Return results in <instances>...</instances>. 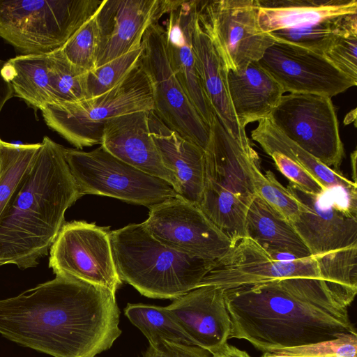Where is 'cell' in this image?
<instances>
[{
	"instance_id": "d590c367",
	"label": "cell",
	"mask_w": 357,
	"mask_h": 357,
	"mask_svg": "<svg viewBox=\"0 0 357 357\" xmlns=\"http://www.w3.org/2000/svg\"><path fill=\"white\" fill-rule=\"evenodd\" d=\"M357 30L338 37L324 56L338 70L357 82Z\"/></svg>"
},
{
	"instance_id": "5b68a950",
	"label": "cell",
	"mask_w": 357,
	"mask_h": 357,
	"mask_svg": "<svg viewBox=\"0 0 357 357\" xmlns=\"http://www.w3.org/2000/svg\"><path fill=\"white\" fill-rule=\"evenodd\" d=\"M357 247L327 254L277 261L255 241L245 237L234 244L203 279L202 285L222 289L289 278H308L328 282L337 294L352 292L357 282Z\"/></svg>"
},
{
	"instance_id": "83f0119b",
	"label": "cell",
	"mask_w": 357,
	"mask_h": 357,
	"mask_svg": "<svg viewBox=\"0 0 357 357\" xmlns=\"http://www.w3.org/2000/svg\"><path fill=\"white\" fill-rule=\"evenodd\" d=\"M357 30V13L336 15L306 26L268 33L274 41L298 45L324 55L336 39Z\"/></svg>"
},
{
	"instance_id": "cb8c5ba5",
	"label": "cell",
	"mask_w": 357,
	"mask_h": 357,
	"mask_svg": "<svg viewBox=\"0 0 357 357\" xmlns=\"http://www.w3.org/2000/svg\"><path fill=\"white\" fill-rule=\"evenodd\" d=\"M257 24L266 34L357 13V0H257Z\"/></svg>"
},
{
	"instance_id": "8992f818",
	"label": "cell",
	"mask_w": 357,
	"mask_h": 357,
	"mask_svg": "<svg viewBox=\"0 0 357 357\" xmlns=\"http://www.w3.org/2000/svg\"><path fill=\"white\" fill-rule=\"evenodd\" d=\"M205 155L204 185L198 204L231 241L245 237L246 214L257 194L251 172L258 158L252 146L242 145L213 114Z\"/></svg>"
},
{
	"instance_id": "74e56055",
	"label": "cell",
	"mask_w": 357,
	"mask_h": 357,
	"mask_svg": "<svg viewBox=\"0 0 357 357\" xmlns=\"http://www.w3.org/2000/svg\"><path fill=\"white\" fill-rule=\"evenodd\" d=\"M202 348L163 341L156 345H149L142 357H211Z\"/></svg>"
},
{
	"instance_id": "8d00e7d4",
	"label": "cell",
	"mask_w": 357,
	"mask_h": 357,
	"mask_svg": "<svg viewBox=\"0 0 357 357\" xmlns=\"http://www.w3.org/2000/svg\"><path fill=\"white\" fill-rule=\"evenodd\" d=\"M269 155L273 160L278 169L290 183L302 190L318 195L326 189L303 167L283 154L273 152Z\"/></svg>"
},
{
	"instance_id": "60d3db41",
	"label": "cell",
	"mask_w": 357,
	"mask_h": 357,
	"mask_svg": "<svg viewBox=\"0 0 357 357\" xmlns=\"http://www.w3.org/2000/svg\"><path fill=\"white\" fill-rule=\"evenodd\" d=\"M261 357H302V356L280 354H275V353H271V352H264V354Z\"/></svg>"
},
{
	"instance_id": "e575fe53",
	"label": "cell",
	"mask_w": 357,
	"mask_h": 357,
	"mask_svg": "<svg viewBox=\"0 0 357 357\" xmlns=\"http://www.w3.org/2000/svg\"><path fill=\"white\" fill-rule=\"evenodd\" d=\"M357 334H344L334 339L303 346L278 349L271 353L302 357H356Z\"/></svg>"
},
{
	"instance_id": "1f68e13d",
	"label": "cell",
	"mask_w": 357,
	"mask_h": 357,
	"mask_svg": "<svg viewBox=\"0 0 357 357\" xmlns=\"http://www.w3.org/2000/svg\"><path fill=\"white\" fill-rule=\"evenodd\" d=\"M96 13L60 47L68 61L82 73L96 68L100 45Z\"/></svg>"
},
{
	"instance_id": "52a82bcc",
	"label": "cell",
	"mask_w": 357,
	"mask_h": 357,
	"mask_svg": "<svg viewBox=\"0 0 357 357\" xmlns=\"http://www.w3.org/2000/svg\"><path fill=\"white\" fill-rule=\"evenodd\" d=\"M98 0H0V38L22 55L61 47L98 10Z\"/></svg>"
},
{
	"instance_id": "44dd1931",
	"label": "cell",
	"mask_w": 357,
	"mask_h": 357,
	"mask_svg": "<svg viewBox=\"0 0 357 357\" xmlns=\"http://www.w3.org/2000/svg\"><path fill=\"white\" fill-rule=\"evenodd\" d=\"M149 126L164 165L176 178L178 195L198 205L204 185V150L168 128L152 111Z\"/></svg>"
},
{
	"instance_id": "ab89813d",
	"label": "cell",
	"mask_w": 357,
	"mask_h": 357,
	"mask_svg": "<svg viewBox=\"0 0 357 357\" xmlns=\"http://www.w3.org/2000/svg\"><path fill=\"white\" fill-rule=\"evenodd\" d=\"M211 357H251L247 352L227 344L220 352Z\"/></svg>"
},
{
	"instance_id": "b9f144b4",
	"label": "cell",
	"mask_w": 357,
	"mask_h": 357,
	"mask_svg": "<svg viewBox=\"0 0 357 357\" xmlns=\"http://www.w3.org/2000/svg\"><path fill=\"white\" fill-rule=\"evenodd\" d=\"M356 151L355 150L351 154V164H352L353 172H354V183H356Z\"/></svg>"
},
{
	"instance_id": "603a6c76",
	"label": "cell",
	"mask_w": 357,
	"mask_h": 357,
	"mask_svg": "<svg viewBox=\"0 0 357 357\" xmlns=\"http://www.w3.org/2000/svg\"><path fill=\"white\" fill-rule=\"evenodd\" d=\"M230 100L240 126L269 116L285 93L279 83L258 63L227 73Z\"/></svg>"
},
{
	"instance_id": "d4e9b609",
	"label": "cell",
	"mask_w": 357,
	"mask_h": 357,
	"mask_svg": "<svg viewBox=\"0 0 357 357\" xmlns=\"http://www.w3.org/2000/svg\"><path fill=\"white\" fill-rule=\"evenodd\" d=\"M245 237L255 241L269 255L285 252L297 259L312 256L292 224L256 195L246 214Z\"/></svg>"
},
{
	"instance_id": "836d02e7",
	"label": "cell",
	"mask_w": 357,
	"mask_h": 357,
	"mask_svg": "<svg viewBox=\"0 0 357 357\" xmlns=\"http://www.w3.org/2000/svg\"><path fill=\"white\" fill-rule=\"evenodd\" d=\"M143 46L119 56L93 70L86 77L87 98L95 97L112 89L139 63Z\"/></svg>"
},
{
	"instance_id": "4dcf8cb0",
	"label": "cell",
	"mask_w": 357,
	"mask_h": 357,
	"mask_svg": "<svg viewBox=\"0 0 357 357\" xmlns=\"http://www.w3.org/2000/svg\"><path fill=\"white\" fill-rule=\"evenodd\" d=\"M51 103L75 102L87 98L86 77L66 59L60 48L49 53Z\"/></svg>"
},
{
	"instance_id": "6da1fadb",
	"label": "cell",
	"mask_w": 357,
	"mask_h": 357,
	"mask_svg": "<svg viewBox=\"0 0 357 357\" xmlns=\"http://www.w3.org/2000/svg\"><path fill=\"white\" fill-rule=\"evenodd\" d=\"M115 294L57 274L0 300V335L53 357H95L121 335Z\"/></svg>"
},
{
	"instance_id": "d6986e66",
	"label": "cell",
	"mask_w": 357,
	"mask_h": 357,
	"mask_svg": "<svg viewBox=\"0 0 357 357\" xmlns=\"http://www.w3.org/2000/svg\"><path fill=\"white\" fill-rule=\"evenodd\" d=\"M149 113L139 111L109 119L105 124L100 145L124 162L165 181L178 192L176 178L164 165L151 136Z\"/></svg>"
},
{
	"instance_id": "2e32d148",
	"label": "cell",
	"mask_w": 357,
	"mask_h": 357,
	"mask_svg": "<svg viewBox=\"0 0 357 357\" xmlns=\"http://www.w3.org/2000/svg\"><path fill=\"white\" fill-rule=\"evenodd\" d=\"M258 63L289 93L331 98L357 85L324 55L295 45L274 41Z\"/></svg>"
},
{
	"instance_id": "ac0fdd59",
	"label": "cell",
	"mask_w": 357,
	"mask_h": 357,
	"mask_svg": "<svg viewBox=\"0 0 357 357\" xmlns=\"http://www.w3.org/2000/svg\"><path fill=\"white\" fill-rule=\"evenodd\" d=\"M165 308L193 344L211 355L228 344L231 321L222 288L199 286L174 299Z\"/></svg>"
},
{
	"instance_id": "9a60e30c",
	"label": "cell",
	"mask_w": 357,
	"mask_h": 357,
	"mask_svg": "<svg viewBox=\"0 0 357 357\" xmlns=\"http://www.w3.org/2000/svg\"><path fill=\"white\" fill-rule=\"evenodd\" d=\"M144 224L162 244L202 259L216 261L233 246L197 204L178 195L150 207Z\"/></svg>"
},
{
	"instance_id": "f1b7e54d",
	"label": "cell",
	"mask_w": 357,
	"mask_h": 357,
	"mask_svg": "<svg viewBox=\"0 0 357 357\" xmlns=\"http://www.w3.org/2000/svg\"><path fill=\"white\" fill-rule=\"evenodd\" d=\"M41 143L15 144L0 138V222L30 172Z\"/></svg>"
},
{
	"instance_id": "f35d334b",
	"label": "cell",
	"mask_w": 357,
	"mask_h": 357,
	"mask_svg": "<svg viewBox=\"0 0 357 357\" xmlns=\"http://www.w3.org/2000/svg\"><path fill=\"white\" fill-rule=\"evenodd\" d=\"M6 61L0 59V113L5 103L15 96L11 84L2 75V68Z\"/></svg>"
},
{
	"instance_id": "30bf717a",
	"label": "cell",
	"mask_w": 357,
	"mask_h": 357,
	"mask_svg": "<svg viewBox=\"0 0 357 357\" xmlns=\"http://www.w3.org/2000/svg\"><path fill=\"white\" fill-rule=\"evenodd\" d=\"M356 188L335 186L314 195L289 182L299 207L291 223L312 256L357 246Z\"/></svg>"
},
{
	"instance_id": "4fadbf2b",
	"label": "cell",
	"mask_w": 357,
	"mask_h": 357,
	"mask_svg": "<svg viewBox=\"0 0 357 357\" xmlns=\"http://www.w3.org/2000/svg\"><path fill=\"white\" fill-rule=\"evenodd\" d=\"M268 118L302 149L340 172L344 151L331 98L308 93L283 95Z\"/></svg>"
},
{
	"instance_id": "9c48e42d",
	"label": "cell",
	"mask_w": 357,
	"mask_h": 357,
	"mask_svg": "<svg viewBox=\"0 0 357 357\" xmlns=\"http://www.w3.org/2000/svg\"><path fill=\"white\" fill-rule=\"evenodd\" d=\"M65 157L82 196H107L149 208L178 195L165 181L124 162L101 146L90 151L65 148Z\"/></svg>"
},
{
	"instance_id": "ba28073f",
	"label": "cell",
	"mask_w": 357,
	"mask_h": 357,
	"mask_svg": "<svg viewBox=\"0 0 357 357\" xmlns=\"http://www.w3.org/2000/svg\"><path fill=\"white\" fill-rule=\"evenodd\" d=\"M151 84L139 63L115 86L75 102L47 104L46 124L78 149L101 143L105 124L119 116L153 110Z\"/></svg>"
},
{
	"instance_id": "4316f807",
	"label": "cell",
	"mask_w": 357,
	"mask_h": 357,
	"mask_svg": "<svg viewBox=\"0 0 357 357\" xmlns=\"http://www.w3.org/2000/svg\"><path fill=\"white\" fill-rule=\"evenodd\" d=\"M2 75L12 85L15 96L41 109L51 103L50 54L19 55L6 61Z\"/></svg>"
},
{
	"instance_id": "7c38bea8",
	"label": "cell",
	"mask_w": 357,
	"mask_h": 357,
	"mask_svg": "<svg viewBox=\"0 0 357 357\" xmlns=\"http://www.w3.org/2000/svg\"><path fill=\"white\" fill-rule=\"evenodd\" d=\"M139 65L149 78L153 114L168 128L205 150L209 128L187 96L167 56L165 28L151 25L142 40Z\"/></svg>"
},
{
	"instance_id": "ffe728a7",
	"label": "cell",
	"mask_w": 357,
	"mask_h": 357,
	"mask_svg": "<svg viewBox=\"0 0 357 357\" xmlns=\"http://www.w3.org/2000/svg\"><path fill=\"white\" fill-rule=\"evenodd\" d=\"M197 0L176 1L167 13L165 28L167 56L187 96L209 127L213 113L203 91L192 46Z\"/></svg>"
},
{
	"instance_id": "e0dca14e",
	"label": "cell",
	"mask_w": 357,
	"mask_h": 357,
	"mask_svg": "<svg viewBox=\"0 0 357 357\" xmlns=\"http://www.w3.org/2000/svg\"><path fill=\"white\" fill-rule=\"evenodd\" d=\"M176 0H103L96 13L99 67L139 48L148 29L174 7Z\"/></svg>"
},
{
	"instance_id": "7402d4cb",
	"label": "cell",
	"mask_w": 357,
	"mask_h": 357,
	"mask_svg": "<svg viewBox=\"0 0 357 357\" xmlns=\"http://www.w3.org/2000/svg\"><path fill=\"white\" fill-rule=\"evenodd\" d=\"M192 40L197 73L213 113L242 145L252 146L245 130L240 126L233 109L227 82V70L201 27L197 16L193 26Z\"/></svg>"
},
{
	"instance_id": "3957f363",
	"label": "cell",
	"mask_w": 357,
	"mask_h": 357,
	"mask_svg": "<svg viewBox=\"0 0 357 357\" xmlns=\"http://www.w3.org/2000/svg\"><path fill=\"white\" fill-rule=\"evenodd\" d=\"M33 166L0 222V266H36L83 196L70 172L65 147L45 136Z\"/></svg>"
},
{
	"instance_id": "f546056e",
	"label": "cell",
	"mask_w": 357,
	"mask_h": 357,
	"mask_svg": "<svg viewBox=\"0 0 357 357\" xmlns=\"http://www.w3.org/2000/svg\"><path fill=\"white\" fill-rule=\"evenodd\" d=\"M124 313L147 338L149 345L166 341L195 346L165 307L128 303Z\"/></svg>"
},
{
	"instance_id": "277c9868",
	"label": "cell",
	"mask_w": 357,
	"mask_h": 357,
	"mask_svg": "<svg viewBox=\"0 0 357 357\" xmlns=\"http://www.w3.org/2000/svg\"><path fill=\"white\" fill-rule=\"evenodd\" d=\"M110 240L120 278L149 298L183 296L200 285L215 263L162 244L144 222L110 231Z\"/></svg>"
},
{
	"instance_id": "7a4b0ae2",
	"label": "cell",
	"mask_w": 357,
	"mask_h": 357,
	"mask_svg": "<svg viewBox=\"0 0 357 357\" xmlns=\"http://www.w3.org/2000/svg\"><path fill=\"white\" fill-rule=\"evenodd\" d=\"M224 296L229 339L264 353L357 334L347 307L324 280L278 279L225 289Z\"/></svg>"
},
{
	"instance_id": "8fae6325",
	"label": "cell",
	"mask_w": 357,
	"mask_h": 357,
	"mask_svg": "<svg viewBox=\"0 0 357 357\" xmlns=\"http://www.w3.org/2000/svg\"><path fill=\"white\" fill-rule=\"evenodd\" d=\"M257 13V0H197L199 23L227 71L258 61L274 43L260 31Z\"/></svg>"
},
{
	"instance_id": "5bb4252c",
	"label": "cell",
	"mask_w": 357,
	"mask_h": 357,
	"mask_svg": "<svg viewBox=\"0 0 357 357\" xmlns=\"http://www.w3.org/2000/svg\"><path fill=\"white\" fill-rule=\"evenodd\" d=\"M49 267L116 294L123 281L116 268L109 227L86 221L65 222L50 249Z\"/></svg>"
},
{
	"instance_id": "d6a6232c",
	"label": "cell",
	"mask_w": 357,
	"mask_h": 357,
	"mask_svg": "<svg viewBox=\"0 0 357 357\" xmlns=\"http://www.w3.org/2000/svg\"><path fill=\"white\" fill-rule=\"evenodd\" d=\"M251 172L257 195L287 220L293 221L298 213L299 207L287 188L277 180L271 171H266L264 174L261 172L259 158L252 162Z\"/></svg>"
},
{
	"instance_id": "484cf974",
	"label": "cell",
	"mask_w": 357,
	"mask_h": 357,
	"mask_svg": "<svg viewBox=\"0 0 357 357\" xmlns=\"http://www.w3.org/2000/svg\"><path fill=\"white\" fill-rule=\"evenodd\" d=\"M251 137L268 155L273 152L283 154L303 167L325 188L357 186L356 183L348 179L340 172L324 165L291 141L268 117L258 121V126L251 132Z\"/></svg>"
}]
</instances>
